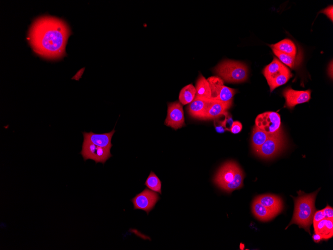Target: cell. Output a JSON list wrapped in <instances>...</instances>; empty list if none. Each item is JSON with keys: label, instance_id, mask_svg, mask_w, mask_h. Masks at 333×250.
I'll list each match as a JSON object with an SVG mask.
<instances>
[{"label": "cell", "instance_id": "13", "mask_svg": "<svg viewBox=\"0 0 333 250\" xmlns=\"http://www.w3.org/2000/svg\"><path fill=\"white\" fill-rule=\"evenodd\" d=\"M232 106V103H224L210 100L204 120H214L223 116Z\"/></svg>", "mask_w": 333, "mask_h": 250}, {"label": "cell", "instance_id": "14", "mask_svg": "<svg viewBox=\"0 0 333 250\" xmlns=\"http://www.w3.org/2000/svg\"><path fill=\"white\" fill-rule=\"evenodd\" d=\"M256 199L276 215L283 210L282 200L277 196L265 194L258 196Z\"/></svg>", "mask_w": 333, "mask_h": 250}, {"label": "cell", "instance_id": "33", "mask_svg": "<svg viewBox=\"0 0 333 250\" xmlns=\"http://www.w3.org/2000/svg\"><path fill=\"white\" fill-rule=\"evenodd\" d=\"M312 239L313 241L317 243H320L323 240V237L320 235L315 233L313 235Z\"/></svg>", "mask_w": 333, "mask_h": 250}, {"label": "cell", "instance_id": "23", "mask_svg": "<svg viewBox=\"0 0 333 250\" xmlns=\"http://www.w3.org/2000/svg\"><path fill=\"white\" fill-rule=\"evenodd\" d=\"M237 92L235 89L223 86L217 96L213 100L224 103H233V98Z\"/></svg>", "mask_w": 333, "mask_h": 250}, {"label": "cell", "instance_id": "7", "mask_svg": "<svg viewBox=\"0 0 333 250\" xmlns=\"http://www.w3.org/2000/svg\"><path fill=\"white\" fill-rule=\"evenodd\" d=\"M159 199L160 197L157 193L146 188L142 192L136 195L132 199V201L135 210H143L149 214Z\"/></svg>", "mask_w": 333, "mask_h": 250}, {"label": "cell", "instance_id": "29", "mask_svg": "<svg viewBox=\"0 0 333 250\" xmlns=\"http://www.w3.org/2000/svg\"><path fill=\"white\" fill-rule=\"evenodd\" d=\"M324 219L325 217L322 210L317 211L314 213L312 223L314 225Z\"/></svg>", "mask_w": 333, "mask_h": 250}, {"label": "cell", "instance_id": "2", "mask_svg": "<svg viewBox=\"0 0 333 250\" xmlns=\"http://www.w3.org/2000/svg\"><path fill=\"white\" fill-rule=\"evenodd\" d=\"M318 191L310 194L300 191L299 196L294 198L295 209L293 218L289 226L295 224L310 234V227L312 224L315 212V202Z\"/></svg>", "mask_w": 333, "mask_h": 250}, {"label": "cell", "instance_id": "25", "mask_svg": "<svg viewBox=\"0 0 333 250\" xmlns=\"http://www.w3.org/2000/svg\"><path fill=\"white\" fill-rule=\"evenodd\" d=\"M145 186L151 190L158 193L162 194L161 188L162 183L159 178L156 174L151 172L148 177Z\"/></svg>", "mask_w": 333, "mask_h": 250}, {"label": "cell", "instance_id": "19", "mask_svg": "<svg viewBox=\"0 0 333 250\" xmlns=\"http://www.w3.org/2000/svg\"><path fill=\"white\" fill-rule=\"evenodd\" d=\"M252 210L255 217L263 222L270 220L276 216L256 199L253 203Z\"/></svg>", "mask_w": 333, "mask_h": 250}, {"label": "cell", "instance_id": "16", "mask_svg": "<svg viewBox=\"0 0 333 250\" xmlns=\"http://www.w3.org/2000/svg\"><path fill=\"white\" fill-rule=\"evenodd\" d=\"M315 233L319 234L323 240H328L333 236V220L324 219L313 225Z\"/></svg>", "mask_w": 333, "mask_h": 250}, {"label": "cell", "instance_id": "4", "mask_svg": "<svg viewBox=\"0 0 333 250\" xmlns=\"http://www.w3.org/2000/svg\"><path fill=\"white\" fill-rule=\"evenodd\" d=\"M263 74L267 81L271 92L285 85L292 76L289 69L276 58L264 68Z\"/></svg>", "mask_w": 333, "mask_h": 250}, {"label": "cell", "instance_id": "12", "mask_svg": "<svg viewBox=\"0 0 333 250\" xmlns=\"http://www.w3.org/2000/svg\"><path fill=\"white\" fill-rule=\"evenodd\" d=\"M115 128L111 132L102 134H96L92 132H83L84 140L87 141L98 146L111 149L113 145L112 138L115 133Z\"/></svg>", "mask_w": 333, "mask_h": 250}, {"label": "cell", "instance_id": "26", "mask_svg": "<svg viewBox=\"0 0 333 250\" xmlns=\"http://www.w3.org/2000/svg\"><path fill=\"white\" fill-rule=\"evenodd\" d=\"M244 179V175L240 169L236 175L235 180L231 184L225 187L223 190L228 193H230L235 190L242 188L243 187Z\"/></svg>", "mask_w": 333, "mask_h": 250}, {"label": "cell", "instance_id": "3", "mask_svg": "<svg viewBox=\"0 0 333 250\" xmlns=\"http://www.w3.org/2000/svg\"><path fill=\"white\" fill-rule=\"evenodd\" d=\"M214 70L216 74L228 82H243L248 78L249 70L247 65L238 61H224L217 65Z\"/></svg>", "mask_w": 333, "mask_h": 250}, {"label": "cell", "instance_id": "9", "mask_svg": "<svg viewBox=\"0 0 333 250\" xmlns=\"http://www.w3.org/2000/svg\"><path fill=\"white\" fill-rule=\"evenodd\" d=\"M165 125L175 130L186 125L182 105L179 102L168 104L167 116Z\"/></svg>", "mask_w": 333, "mask_h": 250}, {"label": "cell", "instance_id": "31", "mask_svg": "<svg viewBox=\"0 0 333 250\" xmlns=\"http://www.w3.org/2000/svg\"><path fill=\"white\" fill-rule=\"evenodd\" d=\"M242 124L238 121L234 122L230 131L233 134L239 133L242 130Z\"/></svg>", "mask_w": 333, "mask_h": 250}, {"label": "cell", "instance_id": "8", "mask_svg": "<svg viewBox=\"0 0 333 250\" xmlns=\"http://www.w3.org/2000/svg\"><path fill=\"white\" fill-rule=\"evenodd\" d=\"M240 169L239 166L234 162L225 163L215 176L214 183L223 189L225 187L235 180L236 175Z\"/></svg>", "mask_w": 333, "mask_h": 250}, {"label": "cell", "instance_id": "1", "mask_svg": "<svg viewBox=\"0 0 333 250\" xmlns=\"http://www.w3.org/2000/svg\"><path fill=\"white\" fill-rule=\"evenodd\" d=\"M70 35V28L65 21L44 16L38 17L32 24L28 39L36 53L47 59L58 60L65 56Z\"/></svg>", "mask_w": 333, "mask_h": 250}, {"label": "cell", "instance_id": "6", "mask_svg": "<svg viewBox=\"0 0 333 250\" xmlns=\"http://www.w3.org/2000/svg\"><path fill=\"white\" fill-rule=\"evenodd\" d=\"M80 154L82 156L84 161L91 159L96 163H101L103 164L113 156L110 149L98 146L85 140H83Z\"/></svg>", "mask_w": 333, "mask_h": 250}, {"label": "cell", "instance_id": "24", "mask_svg": "<svg viewBox=\"0 0 333 250\" xmlns=\"http://www.w3.org/2000/svg\"><path fill=\"white\" fill-rule=\"evenodd\" d=\"M211 92V99H214L218 95L222 87L224 86V81L218 76H211L207 79Z\"/></svg>", "mask_w": 333, "mask_h": 250}, {"label": "cell", "instance_id": "22", "mask_svg": "<svg viewBox=\"0 0 333 250\" xmlns=\"http://www.w3.org/2000/svg\"><path fill=\"white\" fill-rule=\"evenodd\" d=\"M196 90L192 85H189L183 88L179 94V102L182 105L190 104L195 99Z\"/></svg>", "mask_w": 333, "mask_h": 250}, {"label": "cell", "instance_id": "21", "mask_svg": "<svg viewBox=\"0 0 333 250\" xmlns=\"http://www.w3.org/2000/svg\"><path fill=\"white\" fill-rule=\"evenodd\" d=\"M270 136L265 131L255 126L254 128L252 143L253 149L257 151L267 140Z\"/></svg>", "mask_w": 333, "mask_h": 250}, {"label": "cell", "instance_id": "30", "mask_svg": "<svg viewBox=\"0 0 333 250\" xmlns=\"http://www.w3.org/2000/svg\"><path fill=\"white\" fill-rule=\"evenodd\" d=\"M325 219L333 220V209L331 206L327 205L324 209H322Z\"/></svg>", "mask_w": 333, "mask_h": 250}, {"label": "cell", "instance_id": "5", "mask_svg": "<svg viewBox=\"0 0 333 250\" xmlns=\"http://www.w3.org/2000/svg\"><path fill=\"white\" fill-rule=\"evenodd\" d=\"M255 124L256 126L266 132L270 137L282 133L281 117L277 113L267 112L261 114L256 118Z\"/></svg>", "mask_w": 333, "mask_h": 250}, {"label": "cell", "instance_id": "11", "mask_svg": "<svg viewBox=\"0 0 333 250\" xmlns=\"http://www.w3.org/2000/svg\"><path fill=\"white\" fill-rule=\"evenodd\" d=\"M311 93L310 90L299 91L291 88L286 89L283 92L286 100L285 107L292 110L298 105L308 102L311 99Z\"/></svg>", "mask_w": 333, "mask_h": 250}, {"label": "cell", "instance_id": "27", "mask_svg": "<svg viewBox=\"0 0 333 250\" xmlns=\"http://www.w3.org/2000/svg\"><path fill=\"white\" fill-rule=\"evenodd\" d=\"M214 125L217 132L224 133L226 130L224 127V121H220L218 118L214 119Z\"/></svg>", "mask_w": 333, "mask_h": 250}, {"label": "cell", "instance_id": "10", "mask_svg": "<svg viewBox=\"0 0 333 250\" xmlns=\"http://www.w3.org/2000/svg\"><path fill=\"white\" fill-rule=\"evenodd\" d=\"M284 146L282 134L269 137L265 143L256 151L260 156L270 158L277 154Z\"/></svg>", "mask_w": 333, "mask_h": 250}, {"label": "cell", "instance_id": "18", "mask_svg": "<svg viewBox=\"0 0 333 250\" xmlns=\"http://www.w3.org/2000/svg\"><path fill=\"white\" fill-rule=\"evenodd\" d=\"M196 99L210 100L211 99V92L207 80L201 75L197 80L196 84Z\"/></svg>", "mask_w": 333, "mask_h": 250}, {"label": "cell", "instance_id": "32", "mask_svg": "<svg viewBox=\"0 0 333 250\" xmlns=\"http://www.w3.org/2000/svg\"><path fill=\"white\" fill-rule=\"evenodd\" d=\"M321 13H322L326 15L332 21L333 20V6H330L324 10L322 11Z\"/></svg>", "mask_w": 333, "mask_h": 250}, {"label": "cell", "instance_id": "20", "mask_svg": "<svg viewBox=\"0 0 333 250\" xmlns=\"http://www.w3.org/2000/svg\"><path fill=\"white\" fill-rule=\"evenodd\" d=\"M272 50L291 56L297 55V48L294 43L289 39H284L270 46Z\"/></svg>", "mask_w": 333, "mask_h": 250}, {"label": "cell", "instance_id": "28", "mask_svg": "<svg viewBox=\"0 0 333 250\" xmlns=\"http://www.w3.org/2000/svg\"><path fill=\"white\" fill-rule=\"evenodd\" d=\"M224 117L225 119L223 120L224 127L226 131H230L234 122L232 116L228 112L225 114Z\"/></svg>", "mask_w": 333, "mask_h": 250}, {"label": "cell", "instance_id": "15", "mask_svg": "<svg viewBox=\"0 0 333 250\" xmlns=\"http://www.w3.org/2000/svg\"><path fill=\"white\" fill-rule=\"evenodd\" d=\"M210 100L195 98L187 109L190 116L195 119L204 120Z\"/></svg>", "mask_w": 333, "mask_h": 250}, {"label": "cell", "instance_id": "17", "mask_svg": "<svg viewBox=\"0 0 333 250\" xmlns=\"http://www.w3.org/2000/svg\"><path fill=\"white\" fill-rule=\"evenodd\" d=\"M272 51L282 63L291 68H295L302 62L303 56L301 51L298 53L296 56H291L282 53L275 50H272Z\"/></svg>", "mask_w": 333, "mask_h": 250}]
</instances>
